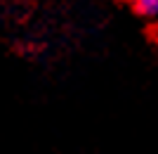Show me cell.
I'll use <instances>...</instances> for the list:
<instances>
[{"instance_id":"1","label":"cell","mask_w":158,"mask_h":154,"mask_svg":"<svg viewBox=\"0 0 158 154\" xmlns=\"http://www.w3.org/2000/svg\"><path fill=\"white\" fill-rule=\"evenodd\" d=\"M132 12L142 19H158V0H127Z\"/></svg>"}]
</instances>
